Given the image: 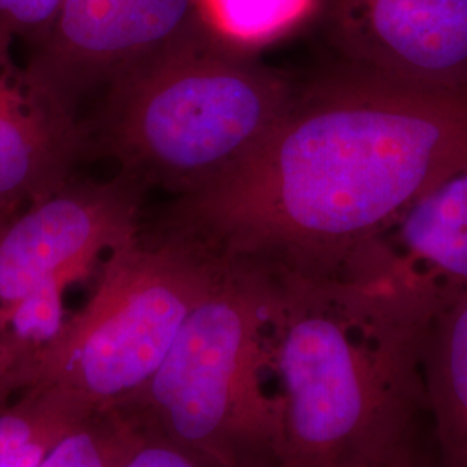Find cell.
I'll return each mask as SVG.
<instances>
[{"instance_id":"obj_1","label":"cell","mask_w":467,"mask_h":467,"mask_svg":"<svg viewBox=\"0 0 467 467\" xmlns=\"http://www.w3.org/2000/svg\"><path fill=\"white\" fill-rule=\"evenodd\" d=\"M467 168V90L334 69L296 96L267 140L167 223L215 248L334 272L428 189Z\"/></svg>"},{"instance_id":"obj_2","label":"cell","mask_w":467,"mask_h":467,"mask_svg":"<svg viewBox=\"0 0 467 467\" xmlns=\"http://www.w3.org/2000/svg\"><path fill=\"white\" fill-rule=\"evenodd\" d=\"M277 268L268 347L277 467L381 466L410 445L426 399L433 308L341 272Z\"/></svg>"},{"instance_id":"obj_3","label":"cell","mask_w":467,"mask_h":467,"mask_svg":"<svg viewBox=\"0 0 467 467\" xmlns=\"http://www.w3.org/2000/svg\"><path fill=\"white\" fill-rule=\"evenodd\" d=\"M296 88L258 52L200 32L109 82L88 134L121 175L181 200L246 161L275 130Z\"/></svg>"},{"instance_id":"obj_4","label":"cell","mask_w":467,"mask_h":467,"mask_svg":"<svg viewBox=\"0 0 467 467\" xmlns=\"http://www.w3.org/2000/svg\"><path fill=\"white\" fill-rule=\"evenodd\" d=\"M222 253L213 283L163 364L118 410L140 431L225 467H277L279 407L268 347L279 268L256 256Z\"/></svg>"},{"instance_id":"obj_5","label":"cell","mask_w":467,"mask_h":467,"mask_svg":"<svg viewBox=\"0 0 467 467\" xmlns=\"http://www.w3.org/2000/svg\"><path fill=\"white\" fill-rule=\"evenodd\" d=\"M223 253L165 223L111 251L84 308L0 379V401L30 386H59L96 409H118L163 364Z\"/></svg>"},{"instance_id":"obj_6","label":"cell","mask_w":467,"mask_h":467,"mask_svg":"<svg viewBox=\"0 0 467 467\" xmlns=\"http://www.w3.org/2000/svg\"><path fill=\"white\" fill-rule=\"evenodd\" d=\"M142 187L65 184L28 204L0 235V316L35 293L65 295L94 262L142 231Z\"/></svg>"},{"instance_id":"obj_7","label":"cell","mask_w":467,"mask_h":467,"mask_svg":"<svg viewBox=\"0 0 467 467\" xmlns=\"http://www.w3.org/2000/svg\"><path fill=\"white\" fill-rule=\"evenodd\" d=\"M200 32L196 0H65L25 71L75 119L88 90Z\"/></svg>"},{"instance_id":"obj_8","label":"cell","mask_w":467,"mask_h":467,"mask_svg":"<svg viewBox=\"0 0 467 467\" xmlns=\"http://www.w3.org/2000/svg\"><path fill=\"white\" fill-rule=\"evenodd\" d=\"M317 21L347 67L467 90V0H324Z\"/></svg>"},{"instance_id":"obj_9","label":"cell","mask_w":467,"mask_h":467,"mask_svg":"<svg viewBox=\"0 0 467 467\" xmlns=\"http://www.w3.org/2000/svg\"><path fill=\"white\" fill-rule=\"evenodd\" d=\"M337 272L400 289L434 314L467 295V168L412 201Z\"/></svg>"},{"instance_id":"obj_10","label":"cell","mask_w":467,"mask_h":467,"mask_svg":"<svg viewBox=\"0 0 467 467\" xmlns=\"http://www.w3.org/2000/svg\"><path fill=\"white\" fill-rule=\"evenodd\" d=\"M84 146L82 127L35 88L13 57H0V213L67 182Z\"/></svg>"},{"instance_id":"obj_11","label":"cell","mask_w":467,"mask_h":467,"mask_svg":"<svg viewBox=\"0 0 467 467\" xmlns=\"http://www.w3.org/2000/svg\"><path fill=\"white\" fill-rule=\"evenodd\" d=\"M424 389L449 467H467V295L434 316L424 348Z\"/></svg>"},{"instance_id":"obj_12","label":"cell","mask_w":467,"mask_h":467,"mask_svg":"<svg viewBox=\"0 0 467 467\" xmlns=\"http://www.w3.org/2000/svg\"><path fill=\"white\" fill-rule=\"evenodd\" d=\"M59 386H30L0 403V467H38L63 438L98 412Z\"/></svg>"},{"instance_id":"obj_13","label":"cell","mask_w":467,"mask_h":467,"mask_svg":"<svg viewBox=\"0 0 467 467\" xmlns=\"http://www.w3.org/2000/svg\"><path fill=\"white\" fill-rule=\"evenodd\" d=\"M204 30L237 49L260 52L317 21L324 0H196Z\"/></svg>"},{"instance_id":"obj_14","label":"cell","mask_w":467,"mask_h":467,"mask_svg":"<svg viewBox=\"0 0 467 467\" xmlns=\"http://www.w3.org/2000/svg\"><path fill=\"white\" fill-rule=\"evenodd\" d=\"M139 436L140 430L118 409L98 410L38 467H119Z\"/></svg>"},{"instance_id":"obj_15","label":"cell","mask_w":467,"mask_h":467,"mask_svg":"<svg viewBox=\"0 0 467 467\" xmlns=\"http://www.w3.org/2000/svg\"><path fill=\"white\" fill-rule=\"evenodd\" d=\"M65 0H0V57H11L17 38L32 44L49 28Z\"/></svg>"},{"instance_id":"obj_16","label":"cell","mask_w":467,"mask_h":467,"mask_svg":"<svg viewBox=\"0 0 467 467\" xmlns=\"http://www.w3.org/2000/svg\"><path fill=\"white\" fill-rule=\"evenodd\" d=\"M119 467H225L217 461L168 440L140 431V436Z\"/></svg>"},{"instance_id":"obj_17","label":"cell","mask_w":467,"mask_h":467,"mask_svg":"<svg viewBox=\"0 0 467 467\" xmlns=\"http://www.w3.org/2000/svg\"><path fill=\"white\" fill-rule=\"evenodd\" d=\"M379 467H420L419 466L416 453L412 451V447L407 445L405 449H401L399 453H395L389 461H386Z\"/></svg>"},{"instance_id":"obj_18","label":"cell","mask_w":467,"mask_h":467,"mask_svg":"<svg viewBox=\"0 0 467 467\" xmlns=\"http://www.w3.org/2000/svg\"><path fill=\"white\" fill-rule=\"evenodd\" d=\"M11 218L13 217H7V215H2V213H0V235H2V231L5 229V225L9 223Z\"/></svg>"}]
</instances>
